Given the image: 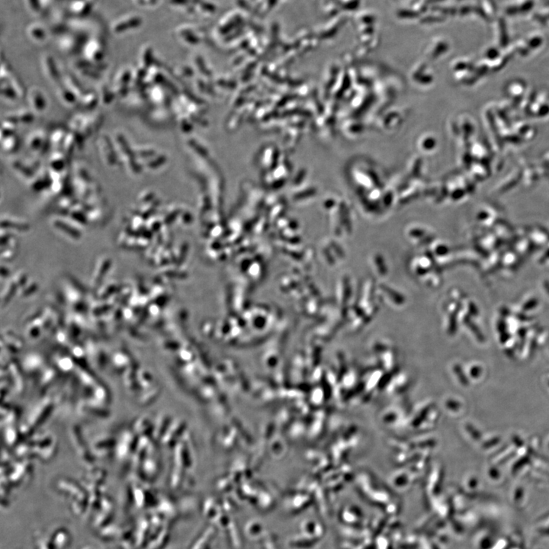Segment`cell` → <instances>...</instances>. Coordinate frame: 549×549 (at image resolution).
I'll list each match as a JSON object with an SVG mask.
<instances>
[{
    "instance_id": "1",
    "label": "cell",
    "mask_w": 549,
    "mask_h": 549,
    "mask_svg": "<svg viewBox=\"0 0 549 549\" xmlns=\"http://www.w3.org/2000/svg\"><path fill=\"white\" fill-rule=\"evenodd\" d=\"M54 225H56V228L60 230H63V231H66V228H67V234L72 236V237H76L77 239L80 237V233H79V231H77L76 229H73L71 227H66V224L63 223V222H56V223H54Z\"/></svg>"
},
{
    "instance_id": "2",
    "label": "cell",
    "mask_w": 549,
    "mask_h": 549,
    "mask_svg": "<svg viewBox=\"0 0 549 549\" xmlns=\"http://www.w3.org/2000/svg\"><path fill=\"white\" fill-rule=\"evenodd\" d=\"M139 21L134 19V20H131L130 21V22H125V23L123 24L121 26L118 27V30H124V29H127V28H132V27H135L136 26V25H139Z\"/></svg>"
}]
</instances>
